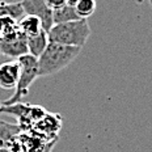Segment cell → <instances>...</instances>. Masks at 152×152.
Returning a JSON list of instances; mask_svg holds the SVG:
<instances>
[{
  "instance_id": "obj_1",
  "label": "cell",
  "mask_w": 152,
  "mask_h": 152,
  "mask_svg": "<svg viewBox=\"0 0 152 152\" xmlns=\"http://www.w3.org/2000/svg\"><path fill=\"white\" fill-rule=\"evenodd\" d=\"M81 51V47L66 46L61 43L49 42V45L38 58V71L39 76L55 75L59 71L68 67L77 58Z\"/></svg>"
},
{
  "instance_id": "obj_2",
  "label": "cell",
  "mask_w": 152,
  "mask_h": 152,
  "mask_svg": "<svg viewBox=\"0 0 152 152\" xmlns=\"http://www.w3.org/2000/svg\"><path fill=\"white\" fill-rule=\"evenodd\" d=\"M47 33L50 42L83 49L91 36V28L87 18H80L71 23L53 25Z\"/></svg>"
},
{
  "instance_id": "obj_3",
  "label": "cell",
  "mask_w": 152,
  "mask_h": 152,
  "mask_svg": "<svg viewBox=\"0 0 152 152\" xmlns=\"http://www.w3.org/2000/svg\"><path fill=\"white\" fill-rule=\"evenodd\" d=\"M17 61L20 63V67H21L20 77H18L17 85H16V88H15L13 96H11L8 100H5L1 102V105H4V106L21 102V100L29 93L31 84L37 80V77H39L38 59L37 58L31 56L30 54H26V55L20 56Z\"/></svg>"
},
{
  "instance_id": "obj_4",
  "label": "cell",
  "mask_w": 152,
  "mask_h": 152,
  "mask_svg": "<svg viewBox=\"0 0 152 152\" xmlns=\"http://www.w3.org/2000/svg\"><path fill=\"white\" fill-rule=\"evenodd\" d=\"M0 51L3 55L20 58L28 54V38L21 30L0 37Z\"/></svg>"
},
{
  "instance_id": "obj_5",
  "label": "cell",
  "mask_w": 152,
  "mask_h": 152,
  "mask_svg": "<svg viewBox=\"0 0 152 152\" xmlns=\"http://www.w3.org/2000/svg\"><path fill=\"white\" fill-rule=\"evenodd\" d=\"M20 142L23 152H50L55 144V140L43 137L42 134L34 131V130H28L23 131L20 134Z\"/></svg>"
},
{
  "instance_id": "obj_6",
  "label": "cell",
  "mask_w": 152,
  "mask_h": 152,
  "mask_svg": "<svg viewBox=\"0 0 152 152\" xmlns=\"http://www.w3.org/2000/svg\"><path fill=\"white\" fill-rule=\"evenodd\" d=\"M21 7L26 15L36 16L42 23V28L49 31L53 26V9L49 8L45 0H21Z\"/></svg>"
},
{
  "instance_id": "obj_7",
  "label": "cell",
  "mask_w": 152,
  "mask_h": 152,
  "mask_svg": "<svg viewBox=\"0 0 152 152\" xmlns=\"http://www.w3.org/2000/svg\"><path fill=\"white\" fill-rule=\"evenodd\" d=\"M21 67L17 59L0 64V88L5 91L15 89L20 77Z\"/></svg>"
},
{
  "instance_id": "obj_8",
  "label": "cell",
  "mask_w": 152,
  "mask_h": 152,
  "mask_svg": "<svg viewBox=\"0 0 152 152\" xmlns=\"http://www.w3.org/2000/svg\"><path fill=\"white\" fill-rule=\"evenodd\" d=\"M61 125H62L61 115L47 113L42 119H39V121L33 126L31 130L42 134L43 137H47L51 139V138H56V132L61 129Z\"/></svg>"
},
{
  "instance_id": "obj_9",
  "label": "cell",
  "mask_w": 152,
  "mask_h": 152,
  "mask_svg": "<svg viewBox=\"0 0 152 152\" xmlns=\"http://www.w3.org/2000/svg\"><path fill=\"white\" fill-rule=\"evenodd\" d=\"M23 132L20 125H12L5 121H0V148L9 147L15 140H17Z\"/></svg>"
},
{
  "instance_id": "obj_10",
  "label": "cell",
  "mask_w": 152,
  "mask_h": 152,
  "mask_svg": "<svg viewBox=\"0 0 152 152\" xmlns=\"http://www.w3.org/2000/svg\"><path fill=\"white\" fill-rule=\"evenodd\" d=\"M28 38V54H30L34 58H39L45 49L49 45V33L43 29L41 33L36 34V36L26 37Z\"/></svg>"
},
{
  "instance_id": "obj_11",
  "label": "cell",
  "mask_w": 152,
  "mask_h": 152,
  "mask_svg": "<svg viewBox=\"0 0 152 152\" xmlns=\"http://www.w3.org/2000/svg\"><path fill=\"white\" fill-rule=\"evenodd\" d=\"M18 28L26 37L36 36L43 30L42 23H41L39 18L30 15H25L18 20Z\"/></svg>"
},
{
  "instance_id": "obj_12",
  "label": "cell",
  "mask_w": 152,
  "mask_h": 152,
  "mask_svg": "<svg viewBox=\"0 0 152 152\" xmlns=\"http://www.w3.org/2000/svg\"><path fill=\"white\" fill-rule=\"evenodd\" d=\"M80 20L79 15L76 13L75 7L71 5H63L58 9H53V24H64V23H71V21Z\"/></svg>"
},
{
  "instance_id": "obj_13",
  "label": "cell",
  "mask_w": 152,
  "mask_h": 152,
  "mask_svg": "<svg viewBox=\"0 0 152 152\" xmlns=\"http://www.w3.org/2000/svg\"><path fill=\"white\" fill-rule=\"evenodd\" d=\"M25 13L23 7H21L20 3H13V1H0V18L9 16V17H13L16 20H20L23 17V15Z\"/></svg>"
},
{
  "instance_id": "obj_14",
  "label": "cell",
  "mask_w": 152,
  "mask_h": 152,
  "mask_svg": "<svg viewBox=\"0 0 152 152\" xmlns=\"http://www.w3.org/2000/svg\"><path fill=\"white\" fill-rule=\"evenodd\" d=\"M18 30H20V28H18V20H16L13 17H9V16L0 18V34H1V37L13 34Z\"/></svg>"
},
{
  "instance_id": "obj_15",
  "label": "cell",
  "mask_w": 152,
  "mask_h": 152,
  "mask_svg": "<svg viewBox=\"0 0 152 152\" xmlns=\"http://www.w3.org/2000/svg\"><path fill=\"white\" fill-rule=\"evenodd\" d=\"M75 11L80 18H88L96 11V0H80L75 7Z\"/></svg>"
},
{
  "instance_id": "obj_16",
  "label": "cell",
  "mask_w": 152,
  "mask_h": 152,
  "mask_svg": "<svg viewBox=\"0 0 152 152\" xmlns=\"http://www.w3.org/2000/svg\"><path fill=\"white\" fill-rule=\"evenodd\" d=\"M45 1L49 5V8H51V9H58L67 4V0H45Z\"/></svg>"
},
{
  "instance_id": "obj_17",
  "label": "cell",
  "mask_w": 152,
  "mask_h": 152,
  "mask_svg": "<svg viewBox=\"0 0 152 152\" xmlns=\"http://www.w3.org/2000/svg\"><path fill=\"white\" fill-rule=\"evenodd\" d=\"M79 1H80V0H67V5H71V7H76Z\"/></svg>"
},
{
  "instance_id": "obj_18",
  "label": "cell",
  "mask_w": 152,
  "mask_h": 152,
  "mask_svg": "<svg viewBox=\"0 0 152 152\" xmlns=\"http://www.w3.org/2000/svg\"><path fill=\"white\" fill-rule=\"evenodd\" d=\"M0 152H15V151H11V150H7V148H0Z\"/></svg>"
},
{
  "instance_id": "obj_19",
  "label": "cell",
  "mask_w": 152,
  "mask_h": 152,
  "mask_svg": "<svg viewBox=\"0 0 152 152\" xmlns=\"http://www.w3.org/2000/svg\"><path fill=\"white\" fill-rule=\"evenodd\" d=\"M150 4H151V5H152V0H150Z\"/></svg>"
},
{
  "instance_id": "obj_20",
  "label": "cell",
  "mask_w": 152,
  "mask_h": 152,
  "mask_svg": "<svg viewBox=\"0 0 152 152\" xmlns=\"http://www.w3.org/2000/svg\"><path fill=\"white\" fill-rule=\"evenodd\" d=\"M0 107H1V102H0Z\"/></svg>"
},
{
  "instance_id": "obj_21",
  "label": "cell",
  "mask_w": 152,
  "mask_h": 152,
  "mask_svg": "<svg viewBox=\"0 0 152 152\" xmlns=\"http://www.w3.org/2000/svg\"><path fill=\"white\" fill-rule=\"evenodd\" d=\"M0 55H1V51H0Z\"/></svg>"
},
{
  "instance_id": "obj_22",
  "label": "cell",
  "mask_w": 152,
  "mask_h": 152,
  "mask_svg": "<svg viewBox=\"0 0 152 152\" xmlns=\"http://www.w3.org/2000/svg\"><path fill=\"white\" fill-rule=\"evenodd\" d=\"M0 37H1V34H0Z\"/></svg>"
}]
</instances>
